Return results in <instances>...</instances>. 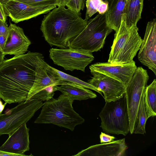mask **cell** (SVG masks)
Listing matches in <instances>:
<instances>
[{
    "label": "cell",
    "mask_w": 156,
    "mask_h": 156,
    "mask_svg": "<svg viewBox=\"0 0 156 156\" xmlns=\"http://www.w3.org/2000/svg\"><path fill=\"white\" fill-rule=\"evenodd\" d=\"M101 127L108 134L126 136L129 132V122L125 94L115 101L105 102L99 114Z\"/></svg>",
    "instance_id": "8992f818"
},
{
    "label": "cell",
    "mask_w": 156,
    "mask_h": 156,
    "mask_svg": "<svg viewBox=\"0 0 156 156\" xmlns=\"http://www.w3.org/2000/svg\"><path fill=\"white\" fill-rule=\"evenodd\" d=\"M20 2L34 6L55 5L56 0H17Z\"/></svg>",
    "instance_id": "484cf974"
},
{
    "label": "cell",
    "mask_w": 156,
    "mask_h": 156,
    "mask_svg": "<svg viewBox=\"0 0 156 156\" xmlns=\"http://www.w3.org/2000/svg\"><path fill=\"white\" fill-rule=\"evenodd\" d=\"M126 0H110L105 13L106 23L110 28L117 32L121 22Z\"/></svg>",
    "instance_id": "ac0fdd59"
},
{
    "label": "cell",
    "mask_w": 156,
    "mask_h": 156,
    "mask_svg": "<svg viewBox=\"0 0 156 156\" xmlns=\"http://www.w3.org/2000/svg\"><path fill=\"white\" fill-rule=\"evenodd\" d=\"M138 31L137 25L130 28L126 27L122 18L119 29L114 35L108 62L120 64L134 61L143 41Z\"/></svg>",
    "instance_id": "277c9868"
},
{
    "label": "cell",
    "mask_w": 156,
    "mask_h": 156,
    "mask_svg": "<svg viewBox=\"0 0 156 156\" xmlns=\"http://www.w3.org/2000/svg\"><path fill=\"white\" fill-rule=\"evenodd\" d=\"M101 143H109L114 140L116 138L113 136H111L102 132L99 136Z\"/></svg>",
    "instance_id": "83f0119b"
},
{
    "label": "cell",
    "mask_w": 156,
    "mask_h": 156,
    "mask_svg": "<svg viewBox=\"0 0 156 156\" xmlns=\"http://www.w3.org/2000/svg\"><path fill=\"white\" fill-rule=\"evenodd\" d=\"M87 21L82 18L80 12L57 6L44 16L40 29L51 46L67 48L86 27Z\"/></svg>",
    "instance_id": "7a4b0ae2"
},
{
    "label": "cell",
    "mask_w": 156,
    "mask_h": 156,
    "mask_svg": "<svg viewBox=\"0 0 156 156\" xmlns=\"http://www.w3.org/2000/svg\"><path fill=\"white\" fill-rule=\"evenodd\" d=\"M13 0H0V2L3 5L7 2Z\"/></svg>",
    "instance_id": "8d00e7d4"
},
{
    "label": "cell",
    "mask_w": 156,
    "mask_h": 156,
    "mask_svg": "<svg viewBox=\"0 0 156 156\" xmlns=\"http://www.w3.org/2000/svg\"><path fill=\"white\" fill-rule=\"evenodd\" d=\"M8 36H0V49L2 51L5 44Z\"/></svg>",
    "instance_id": "1f68e13d"
},
{
    "label": "cell",
    "mask_w": 156,
    "mask_h": 156,
    "mask_svg": "<svg viewBox=\"0 0 156 156\" xmlns=\"http://www.w3.org/2000/svg\"><path fill=\"white\" fill-rule=\"evenodd\" d=\"M149 76L147 70L137 67L126 86V95L129 122V133L132 134L135 126L137 113L141 97L147 87Z\"/></svg>",
    "instance_id": "ba28073f"
},
{
    "label": "cell",
    "mask_w": 156,
    "mask_h": 156,
    "mask_svg": "<svg viewBox=\"0 0 156 156\" xmlns=\"http://www.w3.org/2000/svg\"><path fill=\"white\" fill-rule=\"evenodd\" d=\"M138 54L139 60L156 75V20L147 24L144 36Z\"/></svg>",
    "instance_id": "7c38bea8"
},
{
    "label": "cell",
    "mask_w": 156,
    "mask_h": 156,
    "mask_svg": "<svg viewBox=\"0 0 156 156\" xmlns=\"http://www.w3.org/2000/svg\"><path fill=\"white\" fill-rule=\"evenodd\" d=\"M156 80L147 86L144 92V101L147 119L156 115Z\"/></svg>",
    "instance_id": "44dd1931"
},
{
    "label": "cell",
    "mask_w": 156,
    "mask_h": 156,
    "mask_svg": "<svg viewBox=\"0 0 156 156\" xmlns=\"http://www.w3.org/2000/svg\"><path fill=\"white\" fill-rule=\"evenodd\" d=\"M103 2L102 0H86L87 10L85 19L88 20L97 12V8Z\"/></svg>",
    "instance_id": "d4e9b609"
},
{
    "label": "cell",
    "mask_w": 156,
    "mask_h": 156,
    "mask_svg": "<svg viewBox=\"0 0 156 156\" xmlns=\"http://www.w3.org/2000/svg\"><path fill=\"white\" fill-rule=\"evenodd\" d=\"M45 62L42 54L30 51L4 60L0 64V98L9 104L27 101Z\"/></svg>",
    "instance_id": "6da1fadb"
},
{
    "label": "cell",
    "mask_w": 156,
    "mask_h": 156,
    "mask_svg": "<svg viewBox=\"0 0 156 156\" xmlns=\"http://www.w3.org/2000/svg\"><path fill=\"white\" fill-rule=\"evenodd\" d=\"M9 32V28L7 22H4L0 20V36H8Z\"/></svg>",
    "instance_id": "f1b7e54d"
},
{
    "label": "cell",
    "mask_w": 156,
    "mask_h": 156,
    "mask_svg": "<svg viewBox=\"0 0 156 156\" xmlns=\"http://www.w3.org/2000/svg\"><path fill=\"white\" fill-rule=\"evenodd\" d=\"M57 86H50L40 90L34 94L30 100L37 99L42 101L51 99L55 94L54 92L57 90Z\"/></svg>",
    "instance_id": "cb8c5ba5"
},
{
    "label": "cell",
    "mask_w": 156,
    "mask_h": 156,
    "mask_svg": "<svg viewBox=\"0 0 156 156\" xmlns=\"http://www.w3.org/2000/svg\"><path fill=\"white\" fill-rule=\"evenodd\" d=\"M29 131L26 123L21 125L9 135L7 140L0 147V150L20 156H27L24 153L30 149Z\"/></svg>",
    "instance_id": "9a60e30c"
},
{
    "label": "cell",
    "mask_w": 156,
    "mask_h": 156,
    "mask_svg": "<svg viewBox=\"0 0 156 156\" xmlns=\"http://www.w3.org/2000/svg\"><path fill=\"white\" fill-rule=\"evenodd\" d=\"M113 30L107 25L105 13H98L88 20L85 28L71 42L69 48L97 52L103 48L106 37Z\"/></svg>",
    "instance_id": "5b68a950"
},
{
    "label": "cell",
    "mask_w": 156,
    "mask_h": 156,
    "mask_svg": "<svg viewBox=\"0 0 156 156\" xmlns=\"http://www.w3.org/2000/svg\"><path fill=\"white\" fill-rule=\"evenodd\" d=\"M108 8V3L103 2L97 8V12L101 14L106 12Z\"/></svg>",
    "instance_id": "f546056e"
},
{
    "label": "cell",
    "mask_w": 156,
    "mask_h": 156,
    "mask_svg": "<svg viewBox=\"0 0 156 156\" xmlns=\"http://www.w3.org/2000/svg\"><path fill=\"white\" fill-rule=\"evenodd\" d=\"M57 90L61 91L73 100H86L94 98L97 97L95 93L92 91L82 87L71 85H61L57 86Z\"/></svg>",
    "instance_id": "ffe728a7"
},
{
    "label": "cell",
    "mask_w": 156,
    "mask_h": 156,
    "mask_svg": "<svg viewBox=\"0 0 156 156\" xmlns=\"http://www.w3.org/2000/svg\"><path fill=\"white\" fill-rule=\"evenodd\" d=\"M90 72L93 76L87 83L103 93L105 102L115 101L123 96L126 86L122 83L97 71L90 70Z\"/></svg>",
    "instance_id": "30bf717a"
},
{
    "label": "cell",
    "mask_w": 156,
    "mask_h": 156,
    "mask_svg": "<svg viewBox=\"0 0 156 156\" xmlns=\"http://www.w3.org/2000/svg\"><path fill=\"white\" fill-rule=\"evenodd\" d=\"M74 100L63 94L57 99L52 98L43 104L41 112L34 122L37 123H51L73 131L84 119L73 109Z\"/></svg>",
    "instance_id": "3957f363"
},
{
    "label": "cell",
    "mask_w": 156,
    "mask_h": 156,
    "mask_svg": "<svg viewBox=\"0 0 156 156\" xmlns=\"http://www.w3.org/2000/svg\"><path fill=\"white\" fill-rule=\"evenodd\" d=\"M103 2H107L109 1L110 0H102Z\"/></svg>",
    "instance_id": "74e56055"
},
{
    "label": "cell",
    "mask_w": 156,
    "mask_h": 156,
    "mask_svg": "<svg viewBox=\"0 0 156 156\" xmlns=\"http://www.w3.org/2000/svg\"><path fill=\"white\" fill-rule=\"evenodd\" d=\"M85 0H69L66 6L74 11L80 12L85 7Z\"/></svg>",
    "instance_id": "4316f807"
},
{
    "label": "cell",
    "mask_w": 156,
    "mask_h": 156,
    "mask_svg": "<svg viewBox=\"0 0 156 156\" xmlns=\"http://www.w3.org/2000/svg\"><path fill=\"white\" fill-rule=\"evenodd\" d=\"M9 32L5 45L2 51L6 55L17 56L25 54L31 42L25 35L23 29L16 24L10 23Z\"/></svg>",
    "instance_id": "5bb4252c"
},
{
    "label": "cell",
    "mask_w": 156,
    "mask_h": 156,
    "mask_svg": "<svg viewBox=\"0 0 156 156\" xmlns=\"http://www.w3.org/2000/svg\"><path fill=\"white\" fill-rule=\"evenodd\" d=\"M4 6L6 16L15 23L48 13L57 6L55 5L34 6L17 0L10 1L4 5Z\"/></svg>",
    "instance_id": "8fae6325"
},
{
    "label": "cell",
    "mask_w": 156,
    "mask_h": 156,
    "mask_svg": "<svg viewBox=\"0 0 156 156\" xmlns=\"http://www.w3.org/2000/svg\"><path fill=\"white\" fill-rule=\"evenodd\" d=\"M7 16L5 12L4 5L0 2V20L6 22Z\"/></svg>",
    "instance_id": "4dcf8cb0"
},
{
    "label": "cell",
    "mask_w": 156,
    "mask_h": 156,
    "mask_svg": "<svg viewBox=\"0 0 156 156\" xmlns=\"http://www.w3.org/2000/svg\"><path fill=\"white\" fill-rule=\"evenodd\" d=\"M49 52L54 64L71 71L77 70L85 72V68L94 59L92 52L80 48H51Z\"/></svg>",
    "instance_id": "9c48e42d"
},
{
    "label": "cell",
    "mask_w": 156,
    "mask_h": 156,
    "mask_svg": "<svg viewBox=\"0 0 156 156\" xmlns=\"http://www.w3.org/2000/svg\"><path fill=\"white\" fill-rule=\"evenodd\" d=\"M144 0H126L122 19L128 28L137 25L141 18Z\"/></svg>",
    "instance_id": "d6986e66"
},
{
    "label": "cell",
    "mask_w": 156,
    "mask_h": 156,
    "mask_svg": "<svg viewBox=\"0 0 156 156\" xmlns=\"http://www.w3.org/2000/svg\"><path fill=\"white\" fill-rule=\"evenodd\" d=\"M135 62L122 64H113L109 62H98L89 66L93 70L104 74L123 84L126 86L131 79L137 68Z\"/></svg>",
    "instance_id": "4fadbf2b"
},
{
    "label": "cell",
    "mask_w": 156,
    "mask_h": 156,
    "mask_svg": "<svg viewBox=\"0 0 156 156\" xmlns=\"http://www.w3.org/2000/svg\"><path fill=\"white\" fill-rule=\"evenodd\" d=\"M128 148L125 138L91 146L73 156H123Z\"/></svg>",
    "instance_id": "2e32d148"
},
{
    "label": "cell",
    "mask_w": 156,
    "mask_h": 156,
    "mask_svg": "<svg viewBox=\"0 0 156 156\" xmlns=\"http://www.w3.org/2000/svg\"><path fill=\"white\" fill-rule=\"evenodd\" d=\"M60 78L54 68L46 62L40 68L34 85L29 92L27 101L40 90L51 85H58Z\"/></svg>",
    "instance_id": "e0dca14e"
},
{
    "label": "cell",
    "mask_w": 156,
    "mask_h": 156,
    "mask_svg": "<svg viewBox=\"0 0 156 156\" xmlns=\"http://www.w3.org/2000/svg\"><path fill=\"white\" fill-rule=\"evenodd\" d=\"M69 0H56L57 6H66V5Z\"/></svg>",
    "instance_id": "d6a6232c"
},
{
    "label": "cell",
    "mask_w": 156,
    "mask_h": 156,
    "mask_svg": "<svg viewBox=\"0 0 156 156\" xmlns=\"http://www.w3.org/2000/svg\"><path fill=\"white\" fill-rule=\"evenodd\" d=\"M0 156H20V155L0 150Z\"/></svg>",
    "instance_id": "836d02e7"
},
{
    "label": "cell",
    "mask_w": 156,
    "mask_h": 156,
    "mask_svg": "<svg viewBox=\"0 0 156 156\" xmlns=\"http://www.w3.org/2000/svg\"><path fill=\"white\" fill-rule=\"evenodd\" d=\"M54 69L57 72L61 79L58 85H71L82 87L94 90L101 94L103 97L101 92L99 91L96 88L87 82L83 81L77 77L69 75L55 68Z\"/></svg>",
    "instance_id": "7402d4cb"
},
{
    "label": "cell",
    "mask_w": 156,
    "mask_h": 156,
    "mask_svg": "<svg viewBox=\"0 0 156 156\" xmlns=\"http://www.w3.org/2000/svg\"><path fill=\"white\" fill-rule=\"evenodd\" d=\"M5 56L2 51L0 49V64L4 60V57Z\"/></svg>",
    "instance_id": "d590c367"
},
{
    "label": "cell",
    "mask_w": 156,
    "mask_h": 156,
    "mask_svg": "<svg viewBox=\"0 0 156 156\" xmlns=\"http://www.w3.org/2000/svg\"><path fill=\"white\" fill-rule=\"evenodd\" d=\"M43 105L42 101L31 99L20 103L0 115V136L10 135L23 124L26 123Z\"/></svg>",
    "instance_id": "52a82bcc"
},
{
    "label": "cell",
    "mask_w": 156,
    "mask_h": 156,
    "mask_svg": "<svg viewBox=\"0 0 156 156\" xmlns=\"http://www.w3.org/2000/svg\"><path fill=\"white\" fill-rule=\"evenodd\" d=\"M7 104L6 102H5L3 104L2 101L0 100V115L2 114V112Z\"/></svg>",
    "instance_id": "e575fe53"
},
{
    "label": "cell",
    "mask_w": 156,
    "mask_h": 156,
    "mask_svg": "<svg viewBox=\"0 0 156 156\" xmlns=\"http://www.w3.org/2000/svg\"><path fill=\"white\" fill-rule=\"evenodd\" d=\"M144 93L141 97L138 108L136 125L133 133L135 134H144L146 133L145 125L148 119L144 104Z\"/></svg>",
    "instance_id": "603a6c76"
}]
</instances>
